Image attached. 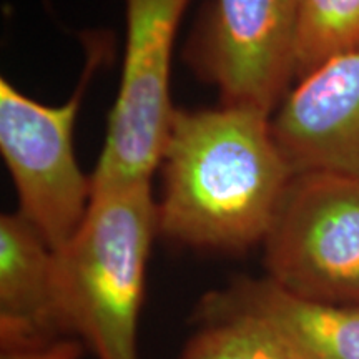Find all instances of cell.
<instances>
[{
	"label": "cell",
	"mask_w": 359,
	"mask_h": 359,
	"mask_svg": "<svg viewBox=\"0 0 359 359\" xmlns=\"http://www.w3.org/2000/svg\"><path fill=\"white\" fill-rule=\"evenodd\" d=\"M158 168L160 235L228 253L263 243L293 177L271 115L236 105L177 109Z\"/></svg>",
	"instance_id": "1"
},
{
	"label": "cell",
	"mask_w": 359,
	"mask_h": 359,
	"mask_svg": "<svg viewBox=\"0 0 359 359\" xmlns=\"http://www.w3.org/2000/svg\"><path fill=\"white\" fill-rule=\"evenodd\" d=\"M158 233L151 183L98 187L77 230L53 250L62 326L97 359H138L147 266Z\"/></svg>",
	"instance_id": "2"
},
{
	"label": "cell",
	"mask_w": 359,
	"mask_h": 359,
	"mask_svg": "<svg viewBox=\"0 0 359 359\" xmlns=\"http://www.w3.org/2000/svg\"><path fill=\"white\" fill-rule=\"evenodd\" d=\"M87 47V45H85ZM77 90L64 105H45L0 80V151L19 198V213L52 250L74 235L92 200V177L74 148L75 120L93 72L103 58L100 39L88 42Z\"/></svg>",
	"instance_id": "3"
},
{
	"label": "cell",
	"mask_w": 359,
	"mask_h": 359,
	"mask_svg": "<svg viewBox=\"0 0 359 359\" xmlns=\"http://www.w3.org/2000/svg\"><path fill=\"white\" fill-rule=\"evenodd\" d=\"M263 246L266 278L283 290L359 306V178L293 175Z\"/></svg>",
	"instance_id": "4"
},
{
	"label": "cell",
	"mask_w": 359,
	"mask_h": 359,
	"mask_svg": "<svg viewBox=\"0 0 359 359\" xmlns=\"http://www.w3.org/2000/svg\"><path fill=\"white\" fill-rule=\"evenodd\" d=\"M190 0H125L122 79L93 188L151 183L177 109L170 97L175 37Z\"/></svg>",
	"instance_id": "5"
},
{
	"label": "cell",
	"mask_w": 359,
	"mask_h": 359,
	"mask_svg": "<svg viewBox=\"0 0 359 359\" xmlns=\"http://www.w3.org/2000/svg\"><path fill=\"white\" fill-rule=\"evenodd\" d=\"M298 0H215L193 48L222 105L273 115L294 79Z\"/></svg>",
	"instance_id": "6"
},
{
	"label": "cell",
	"mask_w": 359,
	"mask_h": 359,
	"mask_svg": "<svg viewBox=\"0 0 359 359\" xmlns=\"http://www.w3.org/2000/svg\"><path fill=\"white\" fill-rule=\"evenodd\" d=\"M271 130L293 175L359 178V50L298 80L271 115Z\"/></svg>",
	"instance_id": "7"
},
{
	"label": "cell",
	"mask_w": 359,
	"mask_h": 359,
	"mask_svg": "<svg viewBox=\"0 0 359 359\" xmlns=\"http://www.w3.org/2000/svg\"><path fill=\"white\" fill-rule=\"evenodd\" d=\"M53 294V250L19 212L0 217V348L65 338Z\"/></svg>",
	"instance_id": "8"
},
{
	"label": "cell",
	"mask_w": 359,
	"mask_h": 359,
	"mask_svg": "<svg viewBox=\"0 0 359 359\" xmlns=\"http://www.w3.org/2000/svg\"><path fill=\"white\" fill-rule=\"evenodd\" d=\"M205 299L259 318L291 359H359V306L299 298L266 276L240 278Z\"/></svg>",
	"instance_id": "9"
},
{
	"label": "cell",
	"mask_w": 359,
	"mask_h": 359,
	"mask_svg": "<svg viewBox=\"0 0 359 359\" xmlns=\"http://www.w3.org/2000/svg\"><path fill=\"white\" fill-rule=\"evenodd\" d=\"M200 316L203 327L187 341L178 359H291L280 336L253 314L203 299Z\"/></svg>",
	"instance_id": "10"
},
{
	"label": "cell",
	"mask_w": 359,
	"mask_h": 359,
	"mask_svg": "<svg viewBox=\"0 0 359 359\" xmlns=\"http://www.w3.org/2000/svg\"><path fill=\"white\" fill-rule=\"evenodd\" d=\"M359 50V0H298L294 79Z\"/></svg>",
	"instance_id": "11"
},
{
	"label": "cell",
	"mask_w": 359,
	"mask_h": 359,
	"mask_svg": "<svg viewBox=\"0 0 359 359\" xmlns=\"http://www.w3.org/2000/svg\"><path fill=\"white\" fill-rule=\"evenodd\" d=\"M83 343L74 336L55 339L42 346L2 351L0 359H80Z\"/></svg>",
	"instance_id": "12"
}]
</instances>
